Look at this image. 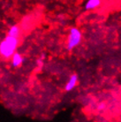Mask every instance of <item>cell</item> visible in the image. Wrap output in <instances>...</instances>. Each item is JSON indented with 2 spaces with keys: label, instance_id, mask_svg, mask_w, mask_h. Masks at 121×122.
Returning a JSON list of instances; mask_svg holds the SVG:
<instances>
[{
  "label": "cell",
  "instance_id": "52a82bcc",
  "mask_svg": "<svg viewBox=\"0 0 121 122\" xmlns=\"http://www.w3.org/2000/svg\"><path fill=\"white\" fill-rule=\"evenodd\" d=\"M104 107H105V105H104V104H101L100 106L98 107V109H99V110H103Z\"/></svg>",
  "mask_w": 121,
  "mask_h": 122
},
{
  "label": "cell",
  "instance_id": "3957f363",
  "mask_svg": "<svg viewBox=\"0 0 121 122\" xmlns=\"http://www.w3.org/2000/svg\"><path fill=\"white\" fill-rule=\"evenodd\" d=\"M103 1L102 0H87L84 4L85 11H93L98 9L102 5Z\"/></svg>",
  "mask_w": 121,
  "mask_h": 122
},
{
  "label": "cell",
  "instance_id": "6da1fadb",
  "mask_svg": "<svg viewBox=\"0 0 121 122\" xmlns=\"http://www.w3.org/2000/svg\"><path fill=\"white\" fill-rule=\"evenodd\" d=\"M20 38H17L11 36L6 37L0 43V56L4 59H10L16 52V50L20 45Z\"/></svg>",
  "mask_w": 121,
  "mask_h": 122
},
{
  "label": "cell",
  "instance_id": "5b68a950",
  "mask_svg": "<svg viewBox=\"0 0 121 122\" xmlns=\"http://www.w3.org/2000/svg\"><path fill=\"white\" fill-rule=\"evenodd\" d=\"M12 66L14 67H19L20 66H21L22 64V62H23V58H22V56L18 53V52H15L13 55L12 56Z\"/></svg>",
  "mask_w": 121,
  "mask_h": 122
},
{
  "label": "cell",
  "instance_id": "8992f818",
  "mask_svg": "<svg viewBox=\"0 0 121 122\" xmlns=\"http://www.w3.org/2000/svg\"><path fill=\"white\" fill-rule=\"evenodd\" d=\"M77 81H78V76L76 74H73L71 78L69 79L68 82H67L66 86V91H70L74 88L77 84Z\"/></svg>",
  "mask_w": 121,
  "mask_h": 122
},
{
  "label": "cell",
  "instance_id": "7a4b0ae2",
  "mask_svg": "<svg viewBox=\"0 0 121 122\" xmlns=\"http://www.w3.org/2000/svg\"><path fill=\"white\" fill-rule=\"evenodd\" d=\"M82 39V34L78 28L73 27L70 28L68 37H67L66 48L68 51H72L76 46L81 43Z\"/></svg>",
  "mask_w": 121,
  "mask_h": 122
},
{
  "label": "cell",
  "instance_id": "277c9868",
  "mask_svg": "<svg viewBox=\"0 0 121 122\" xmlns=\"http://www.w3.org/2000/svg\"><path fill=\"white\" fill-rule=\"evenodd\" d=\"M22 33H23V30L21 28L20 25V24L13 25L12 27L10 28L7 36H11L17 37V38H20V36H22Z\"/></svg>",
  "mask_w": 121,
  "mask_h": 122
}]
</instances>
